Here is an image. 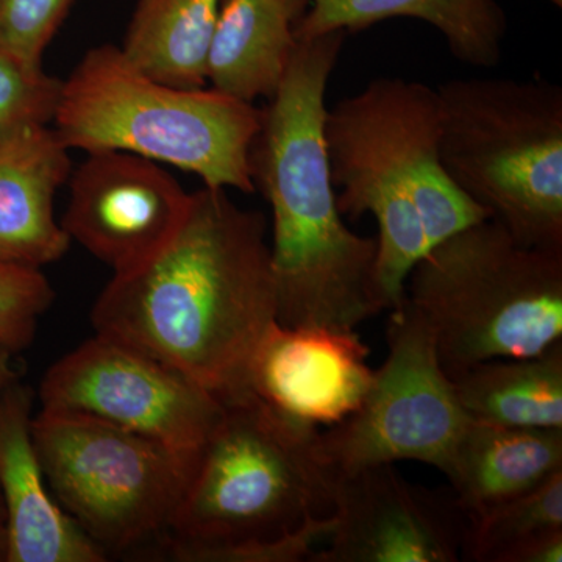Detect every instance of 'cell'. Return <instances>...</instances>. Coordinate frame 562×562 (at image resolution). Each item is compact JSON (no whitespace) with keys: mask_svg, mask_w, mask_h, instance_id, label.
<instances>
[{"mask_svg":"<svg viewBox=\"0 0 562 562\" xmlns=\"http://www.w3.org/2000/svg\"><path fill=\"white\" fill-rule=\"evenodd\" d=\"M276 321L266 217L206 187L192 192L171 241L113 276L91 312L95 333L165 362L217 398L249 390L251 357Z\"/></svg>","mask_w":562,"mask_h":562,"instance_id":"obj_1","label":"cell"},{"mask_svg":"<svg viewBox=\"0 0 562 562\" xmlns=\"http://www.w3.org/2000/svg\"><path fill=\"white\" fill-rule=\"evenodd\" d=\"M346 36L295 40L251 144V181L272 211L277 322L284 327L357 330L382 313L373 290L376 238L347 227L325 154V94Z\"/></svg>","mask_w":562,"mask_h":562,"instance_id":"obj_2","label":"cell"},{"mask_svg":"<svg viewBox=\"0 0 562 562\" xmlns=\"http://www.w3.org/2000/svg\"><path fill=\"white\" fill-rule=\"evenodd\" d=\"M324 144L342 216L371 214L379 225L373 290L382 312L402 305L431 247L490 220L443 171L438 91L422 81L379 77L336 102Z\"/></svg>","mask_w":562,"mask_h":562,"instance_id":"obj_3","label":"cell"},{"mask_svg":"<svg viewBox=\"0 0 562 562\" xmlns=\"http://www.w3.org/2000/svg\"><path fill=\"white\" fill-rule=\"evenodd\" d=\"M162 553L203 562L232 547L276 541L331 514L333 479L316 454L319 428L290 419L250 390L221 398Z\"/></svg>","mask_w":562,"mask_h":562,"instance_id":"obj_4","label":"cell"},{"mask_svg":"<svg viewBox=\"0 0 562 562\" xmlns=\"http://www.w3.org/2000/svg\"><path fill=\"white\" fill-rule=\"evenodd\" d=\"M261 109L214 90L151 79L121 47L83 55L68 79L54 131L69 150H121L194 173L213 190L255 191L250 149Z\"/></svg>","mask_w":562,"mask_h":562,"instance_id":"obj_5","label":"cell"},{"mask_svg":"<svg viewBox=\"0 0 562 562\" xmlns=\"http://www.w3.org/2000/svg\"><path fill=\"white\" fill-rule=\"evenodd\" d=\"M405 299L435 331L450 380L480 362L536 357L562 342V250L476 222L420 258Z\"/></svg>","mask_w":562,"mask_h":562,"instance_id":"obj_6","label":"cell"},{"mask_svg":"<svg viewBox=\"0 0 562 562\" xmlns=\"http://www.w3.org/2000/svg\"><path fill=\"white\" fill-rule=\"evenodd\" d=\"M439 157L473 203L517 243L562 250V90L543 79L441 85Z\"/></svg>","mask_w":562,"mask_h":562,"instance_id":"obj_7","label":"cell"},{"mask_svg":"<svg viewBox=\"0 0 562 562\" xmlns=\"http://www.w3.org/2000/svg\"><path fill=\"white\" fill-rule=\"evenodd\" d=\"M32 432L52 495L103 552L168 532L198 461L87 414L41 408Z\"/></svg>","mask_w":562,"mask_h":562,"instance_id":"obj_8","label":"cell"},{"mask_svg":"<svg viewBox=\"0 0 562 562\" xmlns=\"http://www.w3.org/2000/svg\"><path fill=\"white\" fill-rule=\"evenodd\" d=\"M472 417L462 408L436 350L435 331L403 301L391 310L387 357L373 371L357 412L316 436V454L333 483L379 464L417 461L449 472Z\"/></svg>","mask_w":562,"mask_h":562,"instance_id":"obj_9","label":"cell"},{"mask_svg":"<svg viewBox=\"0 0 562 562\" xmlns=\"http://www.w3.org/2000/svg\"><path fill=\"white\" fill-rule=\"evenodd\" d=\"M41 408L87 414L198 461L222 402L183 373L95 333L40 383Z\"/></svg>","mask_w":562,"mask_h":562,"instance_id":"obj_10","label":"cell"},{"mask_svg":"<svg viewBox=\"0 0 562 562\" xmlns=\"http://www.w3.org/2000/svg\"><path fill=\"white\" fill-rule=\"evenodd\" d=\"M68 181L63 231L113 276L157 255L179 232L191 205L192 192L172 173L128 151H91Z\"/></svg>","mask_w":562,"mask_h":562,"instance_id":"obj_11","label":"cell"},{"mask_svg":"<svg viewBox=\"0 0 562 562\" xmlns=\"http://www.w3.org/2000/svg\"><path fill=\"white\" fill-rule=\"evenodd\" d=\"M333 528L310 562H460L468 516L453 494L406 482L392 464L338 476Z\"/></svg>","mask_w":562,"mask_h":562,"instance_id":"obj_12","label":"cell"},{"mask_svg":"<svg viewBox=\"0 0 562 562\" xmlns=\"http://www.w3.org/2000/svg\"><path fill=\"white\" fill-rule=\"evenodd\" d=\"M369 353L357 330L276 321L251 357L247 387L292 420L331 427L357 412L371 390Z\"/></svg>","mask_w":562,"mask_h":562,"instance_id":"obj_13","label":"cell"},{"mask_svg":"<svg viewBox=\"0 0 562 562\" xmlns=\"http://www.w3.org/2000/svg\"><path fill=\"white\" fill-rule=\"evenodd\" d=\"M35 394L14 380L0 391V490L9 517L7 562H103L106 554L49 490L32 420Z\"/></svg>","mask_w":562,"mask_h":562,"instance_id":"obj_14","label":"cell"},{"mask_svg":"<svg viewBox=\"0 0 562 562\" xmlns=\"http://www.w3.org/2000/svg\"><path fill=\"white\" fill-rule=\"evenodd\" d=\"M70 172L69 149L50 125L0 144V262L41 269L65 257L70 239L54 206Z\"/></svg>","mask_w":562,"mask_h":562,"instance_id":"obj_15","label":"cell"},{"mask_svg":"<svg viewBox=\"0 0 562 562\" xmlns=\"http://www.w3.org/2000/svg\"><path fill=\"white\" fill-rule=\"evenodd\" d=\"M312 0H222L206 80L239 101H269L294 52L295 29Z\"/></svg>","mask_w":562,"mask_h":562,"instance_id":"obj_16","label":"cell"},{"mask_svg":"<svg viewBox=\"0 0 562 562\" xmlns=\"http://www.w3.org/2000/svg\"><path fill=\"white\" fill-rule=\"evenodd\" d=\"M558 471H562V430L472 419L446 475L454 501L472 517L531 491Z\"/></svg>","mask_w":562,"mask_h":562,"instance_id":"obj_17","label":"cell"},{"mask_svg":"<svg viewBox=\"0 0 562 562\" xmlns=\"http://www.w3.org/2000/svg\"><path fill=\"white\" fill-rule=\"evenodd\" d=\"M397 18L430 24L464 65L490 69L501 61L508 21L495 0H312L295 40L368 31Z\"/></svg>","mask_w":562,"mask_h":562,"instance_id":"obj_18","label":"cell"},{"mask_svg":"<svg viewBox=\"0 0 562 562\" xmlns=\"http://www.w3.org/2000/svg\"><path fill=\"white\" fill-rule=\"evenodd\" d=\"M452 383L473 420L562 430V342L536 357L480 362Z\"/></svg>","mask_w":562,"mask_h":562,"instance_id":"obj_19","label":"cell"},{"mask_svg":"<svg viewBox=\"0 0 562 562\" xmlns=\"http://www.w3.org/2000/svg\"><path fill=\"white\" fill-rule=\"evenodd\" d=\"M222 0H136L121 50L151 79L199 90Z\"/></svg>","mask_w":562,"mask_h":562,"instance_id":"obj_20","label":"cell"},{"mask_svg":"<svg viewBox=\"0 0 562 562\" xmlns=\"http://www.w3.org/2000/svg\"><path fill=\"white\" fill-rule=\"evenodd\" d=\"M461 561L561 562L562 471L512 501L468 517Z\"/></svg>","mask_w":562,"mask_h":562,"instance_id":"obj_21","label":"cell"},{"mask_svg":"<svg viewBox=\"0 0 562 562\" xmlns=\"http://www.w3.org/2000/svg\"><path fill=\"white\" fill-rule=\"evenodd\" d=\"M63 80L0 50V144L54 122Z\"/></svg>","mask_w":562,"mask_h":562,"instance_id":"obj_22","label":"cell"},{"mask_svg":"<svg viewBox=\"0 0 562 562\" xmlns=\"http://www.w3.org/2000/svg\"><path fill=\"white\" fill-rule=\"evenodd\" d=\"M54 299L41 269L0 262V347L14 355L27 349Z\"/></svg>","mask_w":562,"mask_h":562,"instance_id":"obj_23","label":"cell"},{"mask_svg":"<svg viewBox=\"0 0 562 562\" xmlns=\"http://www.w3.org/2000/svg\"><path fill=\"white\" fill-rule=\"evenodd\" d=\"M76 0H0V50L43 66L44 52Z\"/></svg>","mask_w":562,"mask_h":562,"instance_id":"obj_24","label":"cell"},{"mask_svg":"<svg viewBox=\"0 0 562 562\" xmlns=\"http://www.w3.org/2000/svg\"><path fill=\"white\" fill-rule=\"evenodd\" d=\"M18 379H20V373L14 368V353L0 347V391Z\"/></svg>","mask_w":562,"mask_h":562,"instance_id":"obj_25","label":"cell"},{"mask_svg":"<svg viewBox=\"0 0 562 562\" xmlns=\"http://www.w3.org/2000/svg\"><path fill=\"white\" fill-rule=\"evenodd\" d=\"M9 557V517H7L5 501L0 490V562H7Z\"/></svg>","mask_w":562,"mask_h":562,"instance_id":"obj_26","label":"cell"},{"mask_svg":"<svg viewBox=\"0 0 562 562\" xmlns=\"http://www.w3.org/2000/svg\"><path fill=\"white\" fill-rule=\"evenodd\" d=\"M552 5L558 7V9H561L562 7V0H549Z\"/></svg>","mask_w":562,"mask_h":562,"instance_id":"obj_27","label":"cell"}]
</instances>
